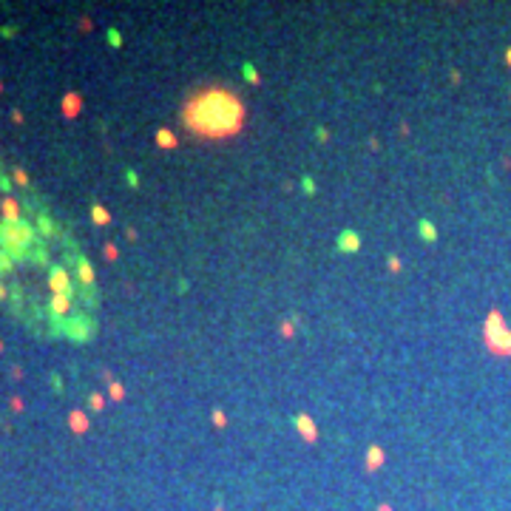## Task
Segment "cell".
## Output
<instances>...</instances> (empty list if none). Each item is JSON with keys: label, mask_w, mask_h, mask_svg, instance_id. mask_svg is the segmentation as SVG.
Returning a JSON list of instances; mask_svg holds the SVG:
<instances>
[{"label": "cell", "mask_w": 511, "mask_h": 511, "mask_svg": "<svg viewBox=\"0 0 511 511\" xmlns=\"http://www.w3.org/2000/svg\"><path fill=\"white\" fill-rule=\"evenodd\" d=\"M108 43H111V46H122V37H120V32H117V29H111V32H108Z\"/></svg>", "instance_id": "cell-24"}, {"label": "cell", "mask_w": 511, "mask_h": 511, "mask_svg": "<svg viewBox=\"0 0 511 511\" xmlns=\"http://www.w3.org/2000/svg\"><path fill=\"white\" fill-rule=\"evenodd\" d=\"M483 341L494 355H511V330L505 324L503 312L491 310L483 321Z\"/></svg>", "instance_id": "cell-2"}, {"label": "cell", "mask_w": 511, "mask_h": 511, "mask_svg": "<svg viewBox=\"0 0 511 511\" xmlns=\"http://www.w3.org/2000/svg\"><path fill=\"white\" fill-rule=\"evenodd\" d=\"M338 247L344 253H355V250H361V239H358V233L355 230H344L338 236Z\"/></svg>", "instance_id": "cell-11"}, {"label": "cell", "mask_w": 511, "mask_h": 511, "mask_svg": "<svg viewBox=\"0 0 511 511\" xmlns=\"http://www.w3.org/2000/svg\"><path fill=\"white\" fill-rule=\"evenodd\" d=\"M153 142H156L162 151H173V148H179V137H176L171 128H159V131L153 133Z\"/></svg>", "instance_id": "cell-9"}, {"label": "cell", "mask_w": 511, "mask_h": 511, "mask_svg": "<svg viewBox=\"0 0 511 511\" xmlns=\"http://www.w3.org/2000/svg\"><path fill=\"white\" fill-rule=\"evenodd\" d=\"M9 404H12V409H14V412H23V400L17 398V395H14V398L9 400Z\"/></svg>", "instance_id": "cell-27"}, {"label": "cell", "mask_w": 511, "mask_h": 511, "mask_svg": "<svg viewBox=\"0 0 511 511\" xmlns=\"http://www.w3.org/2000/svg\"><path fill=\"white\" fill-rule=\"evenodd\" d=\"M88 406H91L94 412H102V409H105V398H102L100 392H91V398H88Z\"/></svg>", "instance_id": "cell-17"}, {"label": "cell", "mask_w": 511, "mask_h": 511, "mask_svg": "<svg viewBox=\"0 0 511 511\" xmlns=\"http://www.w3.org/2000/svg\"><path fill=\"white\" fill-rule=\"evenodd\" d=\"M245 77L253 83V86H259V83H261V80H259V71H256L253 66H245Z\"/></svg>", "instance_id": "cell-21"}, {"label": "cell", "mask_w": 511, "mask_h": 511, "mask_svg": "<svg viewBox=\"0 0 511 511\" xmlns=\"http://www.w3.org/2000/svg\"><path fill=\"white\" fill-rule=\"evenodd\" d=\"M213 511H225V508H213Z\"/></svg>", "instance_id": "cell-35"}, {"label": "cell", "mask_w": 511, "mask_h": 511, "mask_svg": "<svg viewBox=\"0 0 511 511\" xmlns=\"http://www.w3.org/2000/svg\"><path fill=\"white\" fill-rule=\"evenodd\" d=\"M378 511H392V505H386V503H381V505H378Z\"/></svg>", "instance_id": "cell-31"}, {"label": "cell", "mask_w": 511, "mask_h": 511, "mask_svg": "<svg viewBox=\"0 0 511 511\" xmlns=\"http://www.w3.org/2000/svg\"><path fill=\"white\" fill-rule=\"evenodd\" d=\"M105 378H108V398H111V400H122V398H125V386H122L120 381H114L111 375H105Z\"/></svg>", "instance_id": "cell-16"}, {"label": "cell", "mask_w": 511, "mask_h": 511, "mask_svg": "<svg viewBox=\"0 0 511 511\" xmlns=\"http://www.w3.org/2000/svg\"><path fill=\"white\" fill-rule=\"evenodd\" d=\"M213 423H216V426H227V415L222 409H213Z\"/></svg>", "instance_id": "cell-22"}, {"label": "cell", "mask_w": 511, "mask_h": 511, "mask_svg": "<svg viewBox=\"0 0 511 511\" xmlns=\"http://www.w3.org/2000/svg\"><path fill=\"white\" fill-rule=\"evenodd\" d=\"M51 312L54 315H68L71 312V295H51Z\"/></svg>", "instance_id": "cell-13"}, {"label": "cell", "mask_w": 511, "mask_h": 511, "mask_svg": "<svg viewBox=\"0 0 511 511\" xmlns=\"http://www.w3.org/2000/svg\"><path fill=\"white\" fill-rule=\"evenodd\" d=\"M91 222H94V225H100V227L111 225V213H108V207H102V205H91Z\"/></svg>", "instance_id": "cell-14"}, {"label": "cell", "mask_w": 511, "mask_h": 511, "mask_svg": "<svg viewBox=\"0 0 511 511\" xmlns=\"http://www.w3.org/2000/svg\"><path fill=\"white\" fill-rule=\"evenodd\" d=\"M0 270L3 273L12 270V256H9V253H0Z\"/></svg>", "instance_id": "cell-23"}, {"label": "cell", "mask_w": 511, "mask_h": 511, "mask_svg": "<svg viewBox=\"0 0 511 511\" xmlns=\"http://www.w3.org/2000/svg\"><path fill=\"white\" fill-rule=\"evenodd\" d=\"M102 256H105L108 261H117L120 259V250H117V245H105L102 247Z\"/></svg>", "instance_id": "cell-18"}, {"label": "cell", "mask_w": 511, "mask_h": 511, "mask_svg": "<svg viewBox=\"0 0 511 511\" xmlns=\"http://www.w3.org/2000/svg\"><path fill=\"white\" fill-rule=\"evenodd\" d=\"M301 185H304L307 193H315V185H312V179H301Z\"/></svg>", "instance_id": "cell-29"}, {"label": "cell", "mask_w": 511, "mask_h": 511, "mask_svg": "<svg viewBox=\"0 0 511 511\" xmlns=\"http://www.w3.org/2000/svg\"><path fill=\"white\" fill-rule=\"evenodd\" d=\"M315 137H318L321 142H327V140H330V131H327V128H318V131H315Z\"/></svg>", "instance_id": "cell-28"}, {"label": "cell", "mask_w": 511, "mask_h": 511, "mask_svg": "<svg viewBox=\"0 0 511 511\" xmlns=\"http://www.w3.org/2000/svg\"><path fill=\"white\" fill-rule=\"evenodd\" d=\"M384 463H386V449H384V446H378V443L366 446V451H364V466H366V471H378Z\"/></svg>", "instance_id": "cell-6"}, {"label": "cell", "mask_w": 511, "mask_h": 511, "mask_svg": "<svg viewBox=\"0 0 511 511\" xmlns=\"http://www.w3.org/2000/svg\"><path fill=\"white\" fill-rule=\"evenodd\" d=\"M292 426H295V432H299V438L304 440V443H315L318 440V423L307 415V412H299L295 418H292Z\"/></svg>", "instance_id": "cell-4"}, {"label": "cell", "mask_w": 511, "mask_h": 511, "mask_svg": "<svg viewBox=\"0 0 511 511\" xmlns=\"http://www.w3.org/2000/svg\"><path fill=\"white\" fill-rule=\"evenodd\" d=\"M0 299H6V287L0 284Z\"/></svg>", "instance_id": "cell-32"}, {"label": "cell", "mask_w": 511, "mask_h": 511, "mask_svg": "<svg viewBox=\"0 0 511 511\" xmlns=\"http://www.w3.org/2000/svg\"><path fill=\"white\" fill-rule=\"evenodd\" d=\"M0 352H3V341H0Z\"/></svg>", "instance_id": "cell-34"}, {"label": "cell", "mask_w": 511, "mask_h": 511, "mask_svg": "<svg viewBox=\"0 0 511 511\" xmlns=\"http://www.w3.org/2000/svg\"><path fill=\"white\" fill-rule=\"evenodd\" d=\"M0 213H3V222L6 225H17L20 219V205H17V199H12V196H3V202H0Z\"/></svg>", "instance_id": "cell-7"}, {"label": "cell", "mask_w": 511, "mask_h": 511, "mask_svg": "<svg viewBox=\"0 0 511 511\" xmlns=\"http://www.w3.org/2000/svg\"><path fill=\"white\" fill-rule=\"evenodd\" d=\"M386 264H389V270H392V273H398V270H400V259H398V256H389V261H386Z\"/></svg>", "instance_id": "cell-26"}, {"label": "cell", "mask_w": 511, "mask_h": 511, "mask_svg": "<svg viewBox=\"0 0 511 511\" xmlns=\"http://www.w3.org/2000/svg\"><path fill=\"white\" fill-rule=\"evenodd\" d=\"M77 279H80V284H94L97 273H94V267H91V261H88V259L77 261Z\"/></svg>", "instance_id": "cell-12"}, {"label": "cell", "mask_w": 511, "mask_h": 511, "mask_svg": "<svg viewBox=\"0 0 511 511\" xmlns=\"http://www.w3.org/2000/svg\"><path fill=\"white\" fill-rule=\"evenodd\" d=\"M0 91H3V83H0Z\"/></svg>", "instance_id": "cell-36"}, {"label": "cell", "mask_w": 511, "mask_h": 511, "mask_svg": "<svg viewBox=\"0 0 511 511\" xmlns=\"http://www.w3.org/2000/svg\"><path fill=\"white\" fill-rule=\"evenodd\" d=\"M88 426H91V423H88V415H86V412L74 409L71 415H68V429H71L74 435H86Z\"/></svg>", "instance_id": "cell-10"}, {"label": "cell", "mask_w": 511, "mask_h": 511, "mask_svg": "<svg viewBox=\"0 0 511 511\" xmlns=\"http://www.w3.org/2000/svg\"><path fill=\"white\" fill-rule=\"evenodd\" d=\"M505 63H508V66H511V48H508V51H505Z\"/></svg>", "instance_id": "cell-33"}, {"label": "cell", "mask_w": 511, "mask_h": 511, "mask_svg": "<svg viewBox=\"0 0 511 511\" xmlns=\"http://www.w3.org/2000/svg\"><path fill=\"white\" fill-rule=\"evenodd\" d=\"M48 287H51V295H71V276L63 267H51Z\"/></svg>", "instance_id": "cell-5"}, {"label": "cell", "mask_w": 511, "mask_h": 511, "mask_svg": "<svg viewBox=\"0 0 511 511\" xmlns=\"http://www.w3.org/2000/svg\"><path fill=\"white\" fill-rule=\"evenodd\" d=\"M12 122H17V125H20V122H23V111H12Z\"/></svg>", "instance_id": "cell-30"}, {"label": "cell", "mask_w": 511, "mask_h": 511, "mask_svg": "<svg viewBox=\"0 0 511 511\" xmlns=\"http://www.w3.org/2000/svg\"><path fill=\"white\" fill-rule=\"evenodd\" d=\"M83 111V97L77 91H68L66 97H63V117L66 120H74V117H80Z\"/></svg>", "instance_id": "cell-8"}, {"label": "cell", "mask_w": 511, "mask_h": 511, "mask_svg": "<svg viewBox=\"0 0 511 511\" xmlns=\"http://www.w3.org/2000/svg\"><path fill=\"white\" fill-rule=\"evenodd\" d=\"M12 176H14V182H17V185H29V173L23 171V168H14Z\"/></svg>", "instance_id": "cell-19"}, {"label": "cell", "mask_w": 511, "mask_h": 511, "mask_svg": "<svg viewBox=\"0 0 511 511\" xmlns=\"http://www.w3.org/2000/svg\"><path fill=\"white\" fill-rule=\"evenodd\" d=\"M418 230H420V239H423V241H435V239H438V227L432 225V222H426V219L418 222Z\"/></svg>", "instance_id": "cell-15"}, {"label": "cell", "mask_w": 511, "mask_h": 511, "mask_svg": "<svg viewBox=\"0 0 511 511\" xmlns=\"http://www.w3.org/2000/svg\"><path fill=\"white\" fill-rule=\"evenodd\" d=\"M34 230L32 225H26V222H17V225H0V245H3V250L12 256V259H20L23 253H26L29 241H32Z\"/></svg>", "instance_id": "cell-3"}, {"label": "cell", "mask_w": 511, "mask_h": 511, "mask_svg": "<svg viewBox=\"0 0 511 511\" xmlns=\"http://www.w3.org/2000/svg\"><path fill=\"white\" fill-rule=\"evenodd\" d=\"M281 335H284V338H292V335H295V324H292V321H281Z\"/></svg>", "instance_id": "cell-20"}, {"label": "cell", "mask_w": 511, "mask_h": 511, "mask_svg": "<svg viewBox=\"0 0 511 511\" xmlns=\"http://www.w3.org/2000/svg\"><path fill=\"white\" fill-rule=\"evenodd\" d=\"M91 29H94L91 17H80V32H91Z\"/></svg>", "instance_id": "cell-25"}, {"label": "cell", "mask_w": 511, "mask_h": 511, "mask_svg": "<svg viewBox=\"0 0 511 511\" xmlns=\"http://www.w3.org/2000/svg\"><path fill=\"white\" fill-rule=\"evenodd\" d=\"M179 120L187 133L205 142H225L239 137L247 125V105L241 94L225 83H202L182 102Z\"/></svg>", "instance_id": "cell-1"}]
</instances>
